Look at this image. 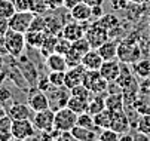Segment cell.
Wrapping results in <instances>:
<instances>
[{
  "instance_id": "24",
  "label": "cell",
  "mask_w": 150,
  "mask_h": 141,
  "mask_svg": "<svg viewBox=\"0 0 150 141\" xmlns=\"http://www.w3.org/2000/svg\"><path fill=\"white\" fill-rule=\"evenodd\" d=\"M112 111L109 109H104L101 111H98L97 114H94V122L97 129H105L112 126Z\"/></svg>"
},
{
  "instance_id": "6",
  "label": "cell",
  "mask_w": 150,
  "mask_h": 141,
  "mask_svg": "<svg viewBox=\"0 0 150 141\" xmlns=\"http://www.w3.org/2000/svg\"><path fill=\"white\" fill-rule=\"evenodd\" d=\"M34 15L36 13L31 12V11H16L9 18L11 30H15V31H19V33H27L30 30V25H31Z\"/></svg>"
},
{
  "instance_id": "31",
  "label": "cell",
  "mask_w": 150,
  "mask_h": 141,
  "mask_svg": "<svg viewBox=\"0 0 150 141\" xmlns=\"http://www.w3.org/2000/svg\"><path fill=\"white\" fill-rule=\"evenodd\" d=\"M97 21L104 27V28H107V31H113L116 27H119V19L115 16V15H103L100 19H97Z\"/></svg>"
},
{
  "instance_id": "36",
  "label": "cell",
  "mask_w": 150,
  "mask_h": 141,
  "mask_svg": "<svg viewBox=\"0 0 150 141\" xmlns=\"http://www.w3.org/2000/svg\"><path fill=\"white\" fill-rule=\"evenodd\" d=\"M137 131L138 132H143L146 135H150V113L140 114L138 123H137Z\"/></svg>"
},
{
  "instance_id": "4",
  "label": "cell",
  "mask_w": 150,
  "mask_h": 141,
  "mask_svg": "<svg viewBox=\"0 0 150 141\" xmlns=\"http://www.w3.org/2000/svg\"><path fill=\"white\" fill-rule=\"evenodd\" d=\"M5 40H6V46L9 51V55L18 58L19 55H23L27 43H25V33H19L15 30H8V33L5 34Z\"/></svg>"
},
{
  "instance_id": "23",
  "label": "cell",
  "mask_w": 150,
  "mask_h": 141,
  "mask_svg": "<svg viewBox=\"0 0 150 141\" xmlns=\"http://www.w3.org/2000/svg\"><path fill=\"white\" fill-rule=\"evenodd\" d=\"M71 134H73V138L77 140V141H94V140H98V134H97L95 129L83 128V126H79V125H76L71 129Z\"/></svg>"
},
{
  "instance_id": "44",
  "label": "cell",
  "mask_w": 150,
  "mask_h": 141,
  "mask_svg": "<svg viewBox=\"0 0 150 141\" xmlns=\"http://www.w3.org/2000/svg\"><path fill=\"white\" fill-rule=\"evenodd\" d=\"M12 117L9 114L3 116L0 119V132H5V134H11V128H12Z\"/></svg>"
},
{
  "instance_id": "57",
  "label": "cell",
  "mask_w": 150,
  "mask_h": 141,
  "mask_svg": "<svg viewBox=\"0 0 150 141\" xmlns=\"http://www.w3.org/2000/svg\"><path fill=\"white\" fill-rule=\"evenodd\" d=\"M149 27H150V16H149Z\"/></svg>"
},
{
  "instance_id": "15",
  "label": "cell",
  "mask_w": 150,
  "mask_h": 141,
  "mask_svg": "<svg viewBox=\"0 0 150 141\" xmlns=\"http://www.w3.org/2000/svg\"><path fill=\"white\" fill-rule=\"evenodd\" d=\"M112 129L116 131L119 135L125 134L131 129V122H129V117L125 113V110H117V111H112Z\"/></svg>"
},
{
  "instance_id": "5",
  "label": "cell",
  "mask_w": 150,
  "mask_h": 141,
  "mask_svg": "<svg viewBox=\"0 0 150 141\" xmlns=\"http://www.w3.org/2000/svg\"><path fill=\"white\" fill-rule=\"evenodd\" d=\"M141 58V51L140 46L135 42L131 40H123L119 43V49H117V59L120 63H126V64H134L135 61Z\"/></svg>"
},
{
  "instance_id": "42",
  "label": "cell",
  "mask_w": 150,
  "mask_h": 141,
  "mask_svg": "<svg viewBox=\"0 0 150 141\" xmlns=\"http://www.w3.org/2000/svg\"><path fill=\"white\" fill-rule=\"evenodd\" d=\"M45 27H46V23H45V18L42 15H34L33 21H31V25H30V30H34V31H45Z\"/></svg>"
},
{
  "instance_id": "53",
  "label": "cell",
  "mask_w": 150,
  "mask_h": 141,
  "mask_svg": "<svg viewBox=\"0 0 150 141\" xmlns=\"http://www.w3.org/2000/svg\"><path fill=\"white\" fill-rule=\"evenodd\" d=\"M8 79V76H6V71L5 70H0V86H2L3 83H5V80Z\"/></svg>"
},
{
  "instance_id": "30",
  "label": "cell",
  "mask_w": 150,
  "mask_h": 141,
  "mask_svg": "<svg viewBox=\"0 0 150 141\" xmlns=\"http://www.w3.org/2000/svg\"><path fill=\"white\" fill-rule=\"evenodd\" d=\"M45 23H46V27H45L46 34H59L61 28L64 25V23H59V19L55 16H46Z\"/></svg>"
},
{
  "instance_id": "25",
  "label": "cell",
  "mask_w": 150,
  "mask_h": 141,
  "mask_svg": "<svg viewBox=\"0 0 150 141\" xmlns=\"http://www.w3.org/2000/svg\"><path fill=\"white\" fill-rule=\"evenodd\" d=\"M105 109H109L110 111L123 110L125 104H123L122 92L120 94H109V95H105Z\"/></svg>"
},
{
  "instance_id": "1",
  "label": "cell",
  "mask_w": 150,
  "mask_h": 141,
  "mask_svg": "<svg viewBox=\"0 0 150 141\" xmlns=\"http://www.w3.org/2000/svg\"><path fill=\"white\" fill-rule=\"evenodd\" d=\"M5 71H6L8 79L13 82V85H16L19 89L28 92L30 83L27 82V79L24 77V74H23V71H21L15 56H12V55L5 56Z\"/></svg>"
},
{
  "instance_id": "48",
  "label": "cell",
  "mask_w": 150,
  "mask_h": 141,
  "mask_svg": "<svg viewBox=\"0 0 150 141\" xmlns=\"http://www.w3.org/2000/svg\"><path fill=\"white\" fill-rule=\"evenodd\" d=\"M9 28H11V27H9V19L0 16V36H5Z\"/></svg>"
},
{
  "instance_id": "26",
  "label": "cell",
  "mask_w": 150,
  "mask_h": 141,
  "mask_svg": "<svg viewBox=\"0 0 150 141\" xmlns=\"http://www.w3.org/2000/svg\"><path fill=\"white\" fill-rule=\"evenodd\" d=\"M132 71L141 79H149L150 77V61L147 58H140L138 61L132 64Z\"/></svg>"
},
{
  "instance_id": "27",
  "label": "cell",
  "mask_w": 150,
  "mask_h": 141,
  "mask_svg": "<svg viewBox=\"0 0 150 141\" xmlns=\"http://www.w3.org/2000/svg\"><path fill=\"white\" fill-rule=\"evenodd\" d=\"M58 36L59 34H46V39H45L43 45H42V48L39 49L43 58H46V56H49L51 54L55 52V46H57V42H58Z\"/></svg>"
},
{
  "instance_id": "3",
  "label": "cell",
  "mask_w": 150,
  "mask_h": 141,
  "mask_svg": "<svg viewBox=\"0 0 150 141\" xmlns=\"http://www.w3.org/2000/svg\"><path fill=\"white\" fill-rule=\"evenodd\" d=\"M109 83L107 80L101 76L100 70H86L83 77V85L86 86L94 95H100L104 94L109 88Z\"/></svg>"
},
{
  "instance_id": "39",
  "label": "cell",
  "mask_w": 150,
  "mask_h": 141,
  "mask_svg": "<svg viewBox=\"0 0 150 141\" xmlns=\"http://www.w3.org/2000/svg\"><path fill=\"white\" fill-rule=\"evenodd\" d=\"M71 49V42L69 39H66L64 36H58V42H57V46H55V52L61 54V55H66L69 51Z\"/></svg>"
},
{
  "instance_id": "35",
  "label": "cell",
  "mask_w": 150,
  "mask_h": 141,
  "mask_svg": "<svg viewBox=\"0 0 150 141\" xmlns=\"http://www.w3.org/2000/svg\"><path fill=\"white\" fill-rule=\"evenodd\" d=\"M70 94H71V95H74V97H79V98L86 99V101H89V99L94 97V94H92L86 86H85L83 83H80V85H77V86L71 88V89H70Z\"/></svg>"
},
{
  "instance_id": "28",
  "label": "cell",
  "mask_w": 150,
  "mask_h": 141,
  "mask_svg": "<svg viewBox=\"0 0 150 141\" xmlns=\"http://www.w3.org/2000/svg\"><path fill=\"white\" fill-rule=\"evenodd\" d=\"M88 103L89 101H86V99L71 95L69 98V101H67V107L70 110H73L76 114H80V113H85V111L88 110Z\"/></svg>"
},
{
  "instance_id": "32",
  "label": "cell",
  "mask_w": 150,
  "mask_h": 141,
  "mask_svg": "<svg viewBox=\"0 0 150 141\" xmlns=\"http://www.w3.org/2000/svg\"><path fill=\"white\" fill-rule=\"evenodd\" d=\"M16 12L13 0H0V16L3 18H11Z\"/></svg>"
},
{
  "instance_id": "7",
  "label": "cell",
  "mask_w": 150,
  "mask_h": 141,
  "mask_svg": "<svg viewBox=\"0 0 150 141\" xmlns=\"http://www.w3.org/2000/svg\"><path fill=\"white\" fill-rule=\"evenodd\" d=\"M27 104L30 106V109L33 111H40V110L51 109V103H49L48 94L43 92V91H40L37 86H30Z\"/></svg>"
},
{
  "instance_id": "22",
  "label": "cell",
  "mask_w": 150,
  "mask_h": 141,
  "mask_svg": "<svg viewBox=\"0 0 150 141\" xmlns=\"http://www.w3.org/2000/svg\"><path fill=\"white\" fill-rule=\"evenodd\" d=\"M46 39V33L45 31H34V30H28L25 33V43L28 48L33 49H40Z\"/></svg>"
},
{
  "instance_id": "11",
  "label": "cell",
  "mask_w": 150,
  "mask_h": 141,
  "mask_svg": "<svg viewBox=\"0 0 150 141\" xmlns=\"http://www.w3.org/2000/svg\"><path fill=\"white\" fill-rule=\"evenodd\" d=\"M54 120H55V111L52 109H46V110L34 111L31 122L37 131L43 132V131H49L54 128Z\"/></svg>"
},
{
  "instance_id": "41",
  "label": "cell",
  "mask_w": 150,
  "mask_h": 141,
  "mask_svg": "<svg viewBox=\"0 0 150 141\" xmlns=\"http://www.w3.org/2000/svg\"><path fill=\"white\" fill-rule=\"evenodd\" d=\"M98 140L100 141H117L119 134L113 131L112 128H105V129H101V132L98 134Z\"/></svg>"
},
{
  "instance_id": "33",
  "label": "cell",
  "mask_w": 150,
  "mask_h": 141,
  "mask_svg": "<svg viewBox=\"0 0 150 141\" xmlns=\"http://www.w3.org/2000/svg\"><path fill=\"white\" fill-rule=\"evenodd\" d=\"M77 125L83 126V128H89V129H95L97 131V126H95V122H94V116L91 113H88V111L77 114Z\"/></svg>"
},
{
  "instance_id": "43",
  "label": "cell",
  "mask_w": 150,
  "mask_h": 141,
  "mask_svg": "<svg viewBox=\"0 0 150 141\" xmlns=\"http://www.w3.org/2000/svg\"><path fill=\"white\" fill-rule=\"evenodd\" d=\"M48 3H46V0H33V6H31V12L40 15V13H43L46 9H48Z\"/></svg>"
},
{
  "instance_id": "9",
  "label": "cell",
  "mask_w": 150,
  "mask_h": 141,
  "mask_svg": "<svg viewBox=\"0 0 150 141\" xmlns=\"http://www.w3.org/2000/svg\"><path fill=\"white\" fill-rule=\"evenodd\" d=\"M36 131L37 129L34 128V125H33V122L30 119L13 120V122H12V128H11L12 138H15V140H28V138H33Z\"/></svg>"
},
{
  "instance_id": "20",
  "label": "cell",
  "mask_w": 150,
  "mask_h": 141,
  "mask_svg": "<svg viewBox=\"0 0 150 141\" xmlns=\"http://www.w3.org/2000/svg\"><path fill=\"white\" fill-rule=\"evenodd\" d=\"M103 56L98 54L97 49H89L86 54L82 56V66L86 70H100L101 64H103Z\"/></svg>"
},
{
  "instance_id": "12",
  "label": "cell",
  "mask_w": 150,
  "mask_h": 141,
  "mask_svg": "<svg viewBox=\"0 0 150 141\" xmlns=\"http://www.w3.org/2000/svg\"><path fill=\"white\" fill-rule=\"evenodd\" d=\"M88 21H85V23H79V21H74V19H71L70 23H66L62 25L61 28V36H64L66 39H69L70 42H74V40L80 39L85 36V31H86L88 28Z\"/></svg>"
},
{
  "instance_id": "49",
  "label": "cell",
  "mask_w": 150,
  "mask_h": 141,
  "mask_svg": "<svg viewBox=\"0 0 150 141\" xmlns=\"http://www.w3.org/2000/svg\"><path fill=\"white\" fill-rule=\"evenodd\" d=\"M0 55H2V56H8V55H9V51H8V46H6L5 36H0Z\"/></svg>"
},
{
  "instance_id": "45",
  "label": "cell",
  "mask_w": 150,
  "mask_h": 141,
  "mask_svg": "<svg viewBox=\"0 0 150 141\" xmlns=\"http://www.w3.org/2000/svg\"><path fill=\"white\" fill-rule=\"evenodd\" d=\"M40 91L43 92H49L52 89V85L49 82V77L48 76H39V80H37V85H36Z\"/></svg>"
},
{
  "instance_id": "19",
  "label": "cell",
  "mask_w": 150,
  "mask_h": 141,
  "mask_svg": "<svg viewBox=\"0 0 150 141\" xmlns=\"http://www.w3.org/2000/svg\"><path fill=\"white\" fill-rule=\"evenodd\" d=\"M8 114L12 117V120H21V119H30L31 117V109L28 104L24 103H12L8 109Z\"/></svg>"
},
{
  "instance_id": "58",
  "label": "cell",
  "mask_w": 150,
  "mask_h": 141,
  "mask_svg": "<svg viewBox=\"0 0 150 141\" xmlns=\"http://www.w3.org/2000/svg\"><path fill=\"white\" fill-rule=\"evenodd\" d=\"M149 46H150V45H149Z\"/></svg>"
},
{
  "instance_id": "51",
  "label": "cell",
  "mask_w": 150,
  "mask_h": 141,
  "mask_svg": "<svg viewBox=\"0 0 150 141\" xmlns=\"http://www.w3.org/2000/svg\"><path fill=\"white\" fill-rule=\"evenodd\" d=\"M82 2H85L86 5H89V6L92 8V6H98V5H103V3H104V0H82Z\"/></svg>"
},
{
  "instance_id": "38",
  "label": "cell",
  "mask_w": 150,
  "mask_h": 141,
  "mask_svg": "<svg viewBox=\"0 0 150 141\" xmlns=\"http://www.w3.org/2000/svg\"><path fill=\"white\" fill-rule=\"evenodd\" d=\"M71 48L76 49L77 52H80L82 55H85L89 49H92L91 45H89V42H88V39L85 37V36L80 37V39H77V40H74V42H71Z\"/></svg>"
},
{
  "instance_id": "46",
  "label": "cell",
  "mask_w": 150,
  "mask_h": 141,
  "mask_svg": "<svg viewBox=\"0 0 150 141\" xmlns=\"http://www.w3.org/2000/svg\"><path fill=\"white\" fill-rule=\"evenodd\" d=\"M16 11H31L33 0H13Z\"/></svg>"
},
{
  "instance_id": "17",
  "label": "cell",
  "mask_w": 150,
  "mask_h": 141,
  "mask_svg": "<svg viewBox=\"0 0 150 141\" xmlns=\"http://www.w3.org/2000/svg\"><path fill=\"white\" fill-rule=\"evenodd\" d=\"M70 15H71V19H74V21H79V23L89 21V19L92 18V8L80 0L79 3H76V5L70 9Z\"/></svg>"
},
{
  "instance_id": "54",
  "label": "cell",
  "mask_w": 150,
  "mask_h": 141,
  "mask_svg": "<svg viewBox=\"0 0 150 141\" xmlns=\"http://www.w3.org/2000/svg\"><path fill=\"white\" fill-rule=\"evenodd\" d=\"M8 114V110H6V107L3 106V104H0V119H2L3 116H6Z\"/></svg>"
},
{
  "instance_id": "50",
  "label": "cell",
  "mask_w": 150,
  "mask_h": 141,
  "mask_svg": "<svg viewBox=\"0 0 150 141\" xmlns=\"http://www.w3.org/2000/svg\"><path fill=\"white\" fill-rule=\"evenodd\" d=\"M104 15V9H103V5H98V6H92V18H97L100 19L101 16Z\"/></svg>"
},
{
  "instance_id": "2",
  "label": "cell",
  "mask_w": 150,
  "mask_h": 141,
  "mask_svg": "<svg viewBox=\"0 0 150 141\" xmlns=\"http://www.w3.org/2000/svg\"><path fill=\"white\" fill-rule=\"evenodd\" d=\"M77 125V114L70 110L67 106L55 110V120H54V128L58 131H71Z\"/></svg>"
},
{
  "instance_id": "52",
  "label": "cell",
  "mask_w": 150,
  "mask_h": 141,
  "mask_svg": "<svg viewBox=\"0 0 150 141\" xmlns=\"http://www.w3.org/2000/svg\"><path fill=\"white\" fill-rule=\"evenodd\" d=\"M80 0H64V6H66L67 9H71L76 3H79Z\"/></svg>"
},
{
  "instance_id": "21",
  "label": "cell",
  "mask_w": 150,
  "mask_h": 141,
  "mask_svg": "<svg viewBox=\"0 0 150 141\" xmlns=\"http://www.w3.org/2000/svg\"><path fill=\"white\" fill-rule=\"evenodd\" d=\"M117 49H119V43L116 42V40H105V42L97 48L98 54L103 56V59L105 61V59H116L117 58Z\"/></svg>"
},
{
  "instance_id": "37",
  "label": "cell",
  "mask_w": 150,
  "mask_h": 141,
  "mask_svg": "<svg viewBox=\"0 0 150 141\" xmlns=\"http://www.w3.org/2000/svg\"><path fill=\"white\" fill-rule=\"evenodd\" d=\"M48 77H49V82H51L52 86L59 88V86H64V80H66V71H49Z\"/></svg>"
},
{
  "instance_id": "14",
  "label": "cell",
  "mask_w": 150,
  "mask_h": 141,
  "mask_svg": "<svg viewBox=\"0 0 150 141\" xmlns=\"http://www.w3.org/2000/svg\"><path fill=\"white\" fill-rule=\"evenodd\" d=\"M46 94H49L48 97H49L51 107L54 106L55 110H58V109H61V107H66V106H67V101H69V98L71 97L70 89L66 88V86H59V88L52 86V89H51L49 92H46Z\"/></svg>"
},
{
  "instance_id": "29",
  "label": "cell",
  "mask_w": 150,
  "mask_h": 141,
  "mask_svg": "<svg viewBox=\"0 0 150 141\" xmlns=\"http://www.w3.org/2000/svg\"><path fill=\"white\" fill-rule=\"evenodd\" d=\"M104 109H105V98H103L100 95H94L88 103V110L86 111L94 116V114H97L98 111H101Z\"/></svg>"
},
{
  "instance_id": "18",
  "label": "cell",
  "mask_w": 150,
  "mask_h": 141,
  "mask_svg": "<svg viewBox=\"0 0 150 141\" xmlns=\"http://www.w3.org/2000/svg\"><path fill=\"white\" fill-rule=\"evenodd\" d=\"M45 66L49 71H67L69 70L66 56L58 52H54L45 58Z\"/></svg>"
},
{
  "instance_id": "56",
  "label": "cell",
  "mask_w": 150,
  "mask_h": 141,
  "mask_svg": "<svg viewBox=\"0 0 150 141\" xmlns=\"http://www.w3.org/2000/svg\"><path fill=\"white\" fill-rule=\"evenodd\" d=\"M0 70H5V56L0 55Z\"/></svg>"
},
{
  "instance_id": "47",
  "label": "cell",
  "mask_w": 150,
  "mask_h": 141,
  "mask_svg": "<svg viewBox=\"0 0 150 141\" xmlns=\"http://www.w3.org/2000/svg\"><path fill=\"white\" fill-rule=\"evenodd\" d=\"M110 6L115 11H123L128 6V0H110Z\"/></svg>"
},
{
  "instance_id": "40",
  "label": "cell",
  "mask_w": 150,
  "mask_h": 141,
  "mask_svg": "<svg viewBox=\"0 0 150 141\" xmlns=\"http://www.w3.org/2000/svg\"><path fill=\"white\" fill-rule=\"evenodd\" d=\"M12 103H15V101H13V97H12L11 89H8V88H5L2 85V86H0V104H3L8 109Z\"/></svg>"
},
{
  "instance_id": "13",
  "label": "cell",
  "mask_w": 150,
  "mask_h": 141,
  "mask_svg": "<svg viewBox=\"0 0 150 141\" xmlns=\"http://www.w3.org/2000/svg\"><path fill=\"white\" fill-rule=\"evenodd\" d=\"M120 67H122V64L117 58L116 59H105V61H103V64L100 67V73L107 82L115 83L117 80V77L120 76Z\"/></svg>"
},
{
  "instance_id": "55",
  "label": "cell",
  "mask_w": 150,
  "mask_h": 141,
  "mask_svg": "<svg viewBox=\"0 0 150 141\" xmlns=\"http://www.w3.org/2000/svg\"><path fill=\"white\" fill-rule=\"evenodd\" d=\"M128 2H132V3H138V5H143V3H147L150 0H128Z\"/></svg>"
},
{
  "instance_id": "10",
  "label": "cell",
  "mask_w": 150,
  "mask_h": 141,
  "mask_svg": "<svg viewBox=\"0 0 150 141\" xmlns=\"http://www.w3.org/2000/svg\"><path fill=\"white\" fill-rule=\"evenodd\" d=\"M16 63H18L21 71H23L24 77L27 79V82L30 83V86H36V85H37V80H39V76H40V74H39V70H37V67H36V64L31 61V59H30L25 54L19 55V56L16 58Z\"/></svg>"
},
{
  "instance_id": "34",
  "label": "cell",
  "mask_w": 150,
  "mask_h": 141,
  "mask_svg": "<svg viewBox=\"0 0 150 141\" xmlns=\"http://www.w3.org/2000/svg\"><path fill=\"white\" fill-rule=\"evenodd\" d=\"M64 56H66V61H67V66H69V68L70 67H76V66H80L82 64V54L80 52H77L76 49H70L66 55H64Z\"/></svg>"
},
{
  "instance_id": "8",
  "label": "cell",
  "mask_w": 150,
  "mask_h": 141,
  "mask_svg": "<svg viewBox=\"0 0 150 141\" xmlns=\"http://www.w3.org/2000/svg\"><path fill=\"white\" fill-rule=\"evenodd\" d=\"M85 37L88 39L91 48L97 49L98 46H101L105 42V40H109V31L97 21V23H92L91 25H88L86 31H85Z\"/></svg>"
},
{
  "instance_id": "16",
  "label": "cell",
  "mask_w": 150,
  "mask_h": 141,
  "mask_svg": "<svg viewBox=\"0 0 150 141\" xmlns=\"http://www.w3.org/2000/svg\"><path fill=\"white\" fill-rule=\"evenodd\" d=\"M85 73H86V68H85L82 64L80 66H76V67H70L67 71H66V80H64V86L71 89L80 83H83V77H85Z\"/></svg>"
}]
</instances>
